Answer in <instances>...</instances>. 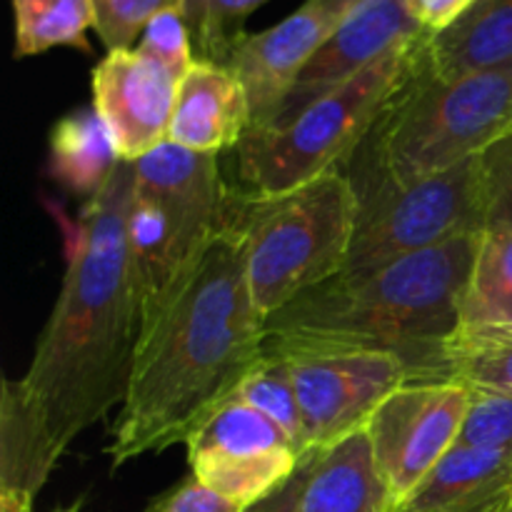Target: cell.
Instances as JSON below:
<instances>
[{
	"instance_id": "6da1fadb",
	"label": "cell",
	"mask_w": 512,
	"mask_h": 512,
	"mask_svg": "<svg viewBox=\"0 0 512 512\" xmlns=\"http://www.w3.org/2000/svg\"><path fill=\"white\" fill-rule=\"evenodd\" d=\"M265 355V318L250 295L233 220L143 320L133 370L110 430L113 470L188 443Z\"/></svg>"
},
{
	"instance_id": "7a4b0ae2",
	"label": "cell",
	"mask_w": 512,
	"mask_h": 512,
	"mask_svg": "<svg viewBox=\"0 0 512 512\" xmlns=\"http://www.w3.org/2000/svg\"><path fill=\"white\" fill-rule=\"evenodd\" d=\"M135 163L65 228V273L58 300L35 343L23 380L60 450L120 408L128 390L143 313L128 250Z\"/></svg>"
},
{
	"instance_id": "3957f363",
	"label": "cell",
	"mask_w": 512,
	"mask_h": 512,
	"mask_svg": "<svg viewBox=\"0 0 512 512\" xmlns=\"http://www.w3.org/2000/svg\"><path fill=\"white\" fill-rule=\"evenodd\" d=\"M483 235L340 273L265 320V353L388 350L415 380H443L440 345L460 328L458 305Z\"/></svg>"
},
{
	"instance_id": "277c9868",
	"label": "cell",
	"mask_w": 512,
	"mask_h": 512,
	"mask_svg": "<svg viewBox=\"0 0 512 512\" xmlns=\"http://www.w3.org/2000/svg\"><path fill=\"white\" fill-rule=\"evenodd\" d=\"M512 130V65L445 80L430 73L428 50L360 145L345 173L353 185H408L478 158Z\"/></svg>"
},
{
	"instance_id": "5b68a950",
	"label": "cell",
	"mask_w": 512,
	"mask_h": 512,
	"mask_svg": "<svg viewBox=\"0 0 512 512\" xmlns=\"http://www.w3.org/2000/svg\"><path fill=\"white\" fill-rule=\"evenodd\" d=\"M230 220L245 245L253 303L265 320L348 265L358 193L333 170L280 195L233 193Z\"/></svg>"
},
{
	"instance_id": "8992f818",
	"label": "cell",
	"mask_w": 512,
	"mask_h": 512,
	"mask_svg": "<svg viewBox=\"0 0 512 512\" xmlns=\"http://www.w3.org/2000/svg\"><path fill=\"white\" fill-rule=\"evenodd\" d=\"M428 38L430 33H423L395 45L288 123L248 130L235 145V168L245 193L280 195L348 168L385 108L423 65Z\"/></svg>"
},
{
	"instance_id": "52a82bcc",
	"label": "cell",
	"mask_w": 512,
	"mask_h": 512,
	"mask_svg": "<svg viewBox=\"0 0 512 512\" xmlns=\"http://www.w3.org/2000/svg\"><path fill=\"white\" fill-rule=\"evenodd\" d=\"M233 190L218 155L165 143L135 163L128 250L143 320L190 263L228 228Z\"/></svg>"
},
{
	"instance_id": "ba28073f",
	"label": "cell",
	"mask_w": 512,
	"mask_h": 512,
	"mask_svg": "<svg viewBox=\"0 0 512 512\" xmlns=\"http://www.w3.org/2000/svg\"><path fill=\"white\" fill-rule=\"evenodd\" d=\"M358 225L343 273H365L390 260L485 233L478 158L398 185L370 180L355 185Z\"/></svg>"
},
{
	"instance_id": "9c48e42d",
	"label": "cell",
	"mask_w": 512,
	"mask_h": 512,
	"mask_svg": "<svg viewBox=\"0 0 512 512\" xmlns=\"http://www.w3.org/2000/svg\"><path fill=\"white\" fill-rule=\"evenodd\" d=\"M273 355H280L290 365L308 453L330 448L368 428L375 410L395 390L415 383L408 360L388 350H308Z\"/></svg>"
},
{
	"instance_id": "30bf717a",
	"label": "cell",
	"mask_w": 512,
	"mask_h": 512,
	"mask_svg": "<svg viewBox=\"0 0 512 512\" xmlns=\"http://www.w3.org/2000/svg\"><path fill=\"white\" fill-rule=\"evenodd\" d=\"M470 398L473 390L455 380H415L375 410L370 448L393 510L460 443Z\"/></svg>"
},
{
	"instance_id": "8fae6325",
	"label": "cell",
	"mask_w": 512,
	"mask_h": 512,
	"mask_svg": "<svg viewBox=\"0 0 512 512\" xmlns=\"http://www.w3.org/2000/svg\"><path fill=\"white\" fill-rule=\"evenodd\" d=\"M185 450L190 475L243 510L288 483L303 460L288 435L240 395L198 425Z\"/></svg>"
},
{
	"instance_id": "7c38bea8",
	"label": "cell",
	"mask_w": 512,
	"mask_h": 512,
	"mask_svg": "<svg viewBox=\"0 0 512 512\" xmlns=\"http://www.w3.org/2000/svg\"><path fill=\"white\" fill-rule=\"evenodd\" d=\"M355 3L358 0H305L273 28L240 40L225 68L233 70L248 95L250 130L275 123L298 75Z\"/></svg>"
},
{
	"instance_id": "4fadbf2b",
	"label": "cell",
	"mask_w": 512,
	"mask_h": 512,
	"mask_svg": "<svg viewBox=\"0 0 512 512\" xmlns=\"http://www.w3.org/2000/svg\"><path fill=\"white\" fill-rule=\"evenodd\" d=\"M180 80L138 48L110 50L95 65L93 108L123 163H138L168 143Z\"/></svg>"
},
{
	"instance_id": "5bb4252c",
	"label": "cell",
	"mask_w": 512,
	"mask_h": 512,
	"mask_svg": "<svg viewBox=\"0 0 512 512\" xmlns=\"http://www.w3.org/2000/svg\"><path fill=\"white\" fill-rule=\"evenodd\" d=\"M423 33L408 0H358L298 75L273 125L293 120L300 110L353 80L395 45Z\"/></svg>"
},
{
	"instance_id": "9a60e30c",
	"label": "cell",
	"mask_w": 512,
	"mask_h": 512,
	"mask_svg": "<svg viewBox=\"0 0 512 512\" xmlns=\"http://www.w3.org/2000/svg\"><path fill=\"white\" fill-rule=\"evenodd\" d=\"M250 130V103L243 83L225 65L195 60L180 80L168 143L193 153L220 155Z\"/></svg>"
},
{
	"instance_id": "2e32d148",
	"label": "cell",
	"mask_w": 512,
	"mask_h": 512,
	"mask_svg": "<svg viewBox=\"0 0 512 512\" xmlns=\"http://www.w3.org/2000/svg\"><path fill=\"white\" fill-rule=\"evenodd\" d=\"M512 448L458 443L393 512H510Z\"/></svg>"
},
{
	"instance_id": "e0dca14e",
	"label": "cell",
	"mask_w": 512,
	"mask_h": 512,
	"mask_svg": "<svg viewBox=\"0 0 512 512\" xmlns=\"http://www.w3.org/2000/svg\"><path fill=\"white\" fill-rule=\"evenodd\" d=\"M63 450L20 378H3L0 390V500L35 505Z\"/></svg>"
},
{
	"instance_id": "ac0fdd59",
	"label": "cell",
	"mask_w": 512,
	"mask_h": 512,
	"mask_svg": "<svg viewBox=\"0 0 512 512\" xmlns=\"http://www.w3.org/2000/svg\"><path fill=\"white\" fill-rule=\"evenodd\" d=\"M298 512H393L368 428L320 450Z\"/></svg>"
},
{
	"instance_id": "d6986e66",
	"label": "cell",
	"mask_w": 512,
	"mask_h": 512,
	"mask_svg": "<svg viewBox=\"0 0 512 512\" xmlns=\"http://www.w3.org/2000/svg\"><path fill=\"white\" fill-rule=\"evenodd\" d=\"M512 65V0H478L448 30L428 38V68L453 80Z\"/></svg>"
},
{
	"instance_id": "ffe728a7",
	"label": "cell",
	"mask_w": 512,
	"mask_h": 512,
	"mask_svg": "<svg viewBox=\"0 0 512 512\" xmlns=\"http://www.w3.org/2000/svg\"><path fill=\"white\" fill-rule=\"evenodd\" d=\"M123 160L115 153L108 125L93 108L73 110L53 123L48 135V170L55 183L80 198H95Z\"/></svg>"
},
{
	"instance_id": "44dd1931",
	"label": "cell",
	"mask_w": 512,
	"mask_h": 512,
	"mask_svg": "<svg viewBox=\"0 0 512 512\" xmlns=\"http://www.w3.org/2000/svg\"><path fill=\"white\" fill-rule=\"evenodd\" d=\"M13 58H33L53 48L93 53L88 33L95 30L93 0H10Z\"/></svg>"
},
{
	"instance_id": "7402d4cb",
	"label": "cell",
	"mask_w": 512,
	"mask_h": 512,
	"mask_svg": "<svg viewBox=\"0 0 512 512\" xmlns=\"http://www.w3.org/2000/svg\"><path fill=\"white\" fill-rule=\"evenodd\" d=\"M440 373L473 390H512V325L458 328L440 345Z\"/></svg>"
},
{
	"instance_id": "603a6c76",
	"label": "cell",
	"mask_w": 512,
	"mask_h": 512,
	"mask_svg": "<svg viewBox=\"0 0 512 512\" xmlns=\"http://www.w3.org/2000/svg\"><path fill=\"white\" fill-rule=\"evenodd\" d=\"M458 318L460 328L512 325V233H483Z\"/></svg>"
},
{
	"instance_id": "cb8c5ba5",
	"label": "cell",
	"mask_w": 512,
	"mask_h": 512,
	"mask_svg": "<svg viewBox=\"0 0 512 512\" xmlns=\"http://www.w3.org/2000/svg\"><path fill=\"white\" fill-rule=\"evenodd\" d=\"M265 3L270 0H185L180 13L190 28L195 60L228 65L248 35L245 23Z\"/></svg>"
},
{
	"instance_id": "d4e9b609",
	"label": "cell",
	"mask_w": 512,
	"mask_h": 512,
	"mask_svg": "<svg viewBox=\"0 0 512 512\" xmlns=\"http://www.w3.org/2000/svg\"><path fill=\"white\" fill-rule=\"evenodd\" d=\"M235 395H240L245 403H250L265 418L273 420L288 435L290 443L300 450V455H308L303 413H300L298 393H295L288 360L280 358V355L265 353L263 360L255 365L253 373L243 380Z\"/></svg>"
},
{
	"instance_id": "484cf974",
	"label": "cell",
	"mask_w": 512,
	"mask_h": 512,
	"mask_svg": "<svg viewBox=\"0 0 512 512\" xmlns=\"http://www.w3.org/2000/svg\"><path fill=\"white\" fill-rule=\"evenodd\" d=\"M95 33L110 50L135 48L145 25L165 10H180L185 0H93Z\"/></svg>"
},
{
	"instance_id": "4316f807",
	"label": "cell",
	"mask_w": 512,
	"mask_h": 512,
	"mask_svg": "<svg viewBox=\"0 0 512 512\" xmlns=\"http://www.w3.org/2000/svg\"><path fill=\"white\" fill-rule=\"evenodd\" d=\"M485 233H512V133L478 155Z\"/></svg>"
},
{
	"instance_id": "83f0119b",
	"label": "cell",
	"mask_w": 512,
	"mask_h": 512,
	"mask_svg": "<svg viewBox=\"0 0 512 512\" xmlns=\"http://www.w3.org/2000/svg\"><path fill=\"white\" fill-rule=\"evenodd\" d=\"M135 48L148 58L158 60L163 68H168L178 78H185V73L195 63L193 38H190V28L180 10H165V13L155 15L145 25Z\"/></svg>"
},
{
	"instance_id": "f1b7e54d",
	"label": "cell",
	"mask_w": 512,
	"mask_h": 512,
	"mask_svg": "<svg viewBox=\"0 0 512 512\" xmlns=\"http://www.w3.org/2000/svg\"><path fill=\"white\" fill-rule=\"evenodd\" d=\"M460 443L512 448V390H473Z\"/></svg>"
},
{
	"instance_id": "f546056e",
	"label": "cell",
	"mask_w": 512,
	"mask_h": 512,
	"mask_svg": "<svg viewBox=\"0 0 512 512\" xmlns=\"http://www.w3.org/2000/svg\"><path fill=\"white\" fill-rule=\"evenodd\" d=\"M143 512H243L230 500L220 498L213 490L200 485L193 475L160 493Z\"/></svg>"
},
{
	"instance_id": "4dcf8cb0",
	"label": "cell",
	"mask_w": 512,
	"mask_h": 512,
	"mask_svg": "<svg viewBox=\"0 0 512 512\" xmlns=\"http://www.w3.org/2000/svg\"><path fill=\"white\" fill-rule=\"evenodd\" d=\"M318 453L320 450H313V453L303 455L300 468L295 470V475L288 480V483H283L278 490H273L268 498L258 500V503H253L243 512H298L300 500H303L305 488H308L310 473H313L315 460H318Z\"/></svg>"
},
{
	"instance_id": "1f68e13d",
	"label": "cell",
	"mask_w": 512,
	"mask_h": 512,
	"mask_svg": "<svg viewBox=\"0 0 512 512\" xmlns=\"http://www.w3.org/2000/svg\"><path fill=\"white\" fill-rule=\"evenodd\" d=\"M478 0H408L413 18L425 33L435 35L448 30L455 20L463 18Z\"/></svg>"
},
{
	"instance_id": "d6a6232c",
	"label": "cell",
	"mask_w": 512,
	"mask_h": 512,
	"mask_svg": "<svg viewBox=\"0 0 512 512\" xmlns=\"http://www.w3.org/2000/svg\"><path fill=\"white\" fill-rule=\"evenodd\" d=\"M35 505L13 503V500H0V512H33Z\"/></svg>"
},
{
	"instance_id": "836d02e7",
	"label": "cell",
	"mask_w": 512,
	"mask_h": 512,
	"mask_svg": "<svg viewBox=\"0 0 512 512\" xmlns=\"http://www.w3.org/2000/svg\"><path fill=\"white\" fill-rule=\"evenodd\" d=\"M53 512H83V510H80V505L75 503V505H68V508H58V510H53Z\"/></svg>"
},
{
	"instance_id": "e575fe53",
	"label": "cell",
	"mask_w": 512,
	"mask_h": 512,
	"mask_svg": "<svg viewBox=\"0 0 512 512\" xmlns=\"http://www.w3.org/2000/svg\"><path fill=\"white\" fill-rule=\"evenodd\" d=\"M510 512H512V508H510Z\"/></svg>"
},
{
	"instance_id": "d590c367",
	"label": "cell",
	"mask_w": 512,
	"mask_h": 512,
	"mask_svg": "<svg viewBox=\"0 0 512 512\" xmlns=\"http://www.w3.org/2000/svg\"><path fill=\"white\" fill-rule=\"evenodd\" d=\"M510 133H512V130H510Z\"/></svg>"
}]
</instances>
